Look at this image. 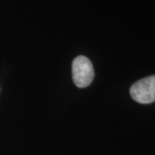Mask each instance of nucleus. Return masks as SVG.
<instances>
[{"instance_id": "nucleus-2", "label": "nucleus", "mask_w": 155, "mask_h": 155, "mask_svg": "<svg viewBox=\"0 0 155 155\" xmlns=\"http://www.w3.org/2000/svg\"><path fill=\"white\" fill-rule=\"evenodd\" d=\"M130 95L134 101L142 104H149L155 101V75L146 77L133 84Z\"/></svg>"}, {"instance_id": "nucleus-1", "label": "nucleus", "mask_w": 155, "mask_h": 155, "mask_svg": "<svg viewBox=\"0 0 155 155\" xmlns=\"http://www.w3.org/2000/svg\"><path fill=\"white\" fill-rule=\"evenodd\" d=\"M72 79L75 85L84 88L90 85L94 78V69L91 61L85 56H78L72 62Z\"/></svg>"}]
</instances>
